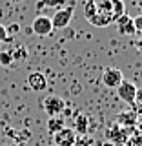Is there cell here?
Here are the masks:
<instances>
[{
	"label": "cell",
	"mask_w": 142,
	"mask_h": 146,
	"mask_svg": "<svg viewBox=\"0 0 142 146\" xmlns=\"http://www.w3.org/2000/svg\"><path fill=\"white\" fill-rule=\"evenodd\" d=\"M84 15L95 27H106L126 15V6L122 0H86Z\"/></svg>",
	"instance_id": "1"
},
{
	"label": "cell",
	"mask_w": 142,
	"mask_h": 146,
	"mask_svg": "<svg viewBox=\"0 0 142 146\" xmlns=\"http://www.w3.org/2000/svg\"><path fill=\"white\" fill-rule=\"evenodd\" d=\"M73 15H75V4H71V6H67V7H62V9H58V11H55V15L51 17L53 31L66 29V27L71 24Z\"/></svg>",
	"instance_id": "2"
},
{
	"label": "cell",
	"mask_w": 142,
	"mask_h": 146,
	"mask_svg": "<svg viewBox=\"0 0 142 146\" xmlns=\"http://www.w3.org/2000/svg\"><path fill=\"white\" fill-rule=\"evenodd\" d=\"M42 110L48 117H60V113L66 110V100L58 95H48L42 100Z\"/></svg>",
	"instance_id": "3"
},
{
	"label": "cell",
	"mask_w": 142,
	"mask_h": 146,
	"mask_svg": "<svg viewBox=\"0 0 142 146\" xmlns=\"http://www.w3.org/2000/svg\"><path fill=\"white\" fill-rule=\"evenodd\" d=\"M31 33L38 35V36H48L53 33V24H51V17L46 15H36L33 24H31Z\"/></svg>",
	"instance_id": "4"
},
{
	"label": "cell",
	"mask_w": 142,
	"mask_h": 146,
	"mask_svg": "<svg viewBox=\"0 0 142 146\" xmlns=\"http://www.w3.org/2000/svg\"><path fill=\"white\" fill-rule=\"evenodd\" d=\"M117 95L122 102L126 104H135V99H137V86L135 82L131 80H122L120 86L117 88Z\"/></svg>",
	"instance_id": "5"
},
{
	"label": "cell",
	"mask_w": 142,
	"mask_h": 146,
	"mask_svg": "<svg viewBox=\"0 0 142 146\" xmlns=\"http://www.w3.org/2000/svg\"><path fill=\"white\" fill-rule=\"evenodd\" d=\"M122 80H124V75L118 68H106L102 73V84L109 90H117Z\"/></svg>",
	"instance_id": "6"
},
{
	"label": "cell",
	"mask_w": 142,
	"mask_h": 146,
	"mask_svg": "<svg viewBox=\"0 0 142 146\" xmlns=\"http://www.w3.org/2000/svg\"><path fill=\"white\" fill-rule=\"evenodd\" d=\"M53 139H55V144L57 146H73L77 141V133L71 128H62L60 131L53 133Z\"/></svg>",
	"instance_id": "7"
},
{
	"label": "cell",
	"mask_w": 142,
	"mask_h": 146,
	"mask_svg": "<svg viewBox=\"0 0 142 146\" xmlns=\"http://www.w3.org/2000/svg\"><path fill=\"white\" fill-rule=\"evenodd\" d=\"M27 86L33 91H44L48 88V79H46V75L42 71H33L27 77Z\"/></svg>",
	"instance_id": "8"
},
{
	"label": "cell",
	"mask_w": 142,
	"mask_h": 146,
	"mask_svg": "<svg viewBox=\"0 0 142 146\" xmlns=\"http://www.w3.org/2000/svg\"><path fill=\"white\" fill-rule=\"evenodd\" d=\"M115 24H117V31L124 36H131V35L137 33L135 24H133V17H129V15H122Z\"/></svg>",
	"instance_id": "9"
},
{
	"label": "cell",
	"mask_w": 142,
	"mask_h": 146,
	"mask_svg": "<svg viewBox=\"0 0 142 146\" xmlns=\"http://www.w3.org/2000/svg\"><path fill=\"white\" fill-rule=\"evenodd\" d=\"M88 130H89V117L86 113H77L73 119V131L80 135H88Z\"/></svg>",
	"instance_id": "10"
},
{
	"label": "cell",
	"mask_w": 142,
	"mask_h": 146,
	"mask_svg": "<svg viewBox=\"0 0 142 146\" xmlns=\"http://www.w3.org/2000/svg\"><path fill=\"white\" fill-rule=\"evenodd\" d=\"M66 6V0H38L36 2V9L38 11H44V9H53V11H58Z\"/></svg>",
	"instance_id": "11"
},
{
	"label": "cell",
	"mask_w": 142,
	"mask_h": 146,
	"mask_svg": "<svg viewBox=\"0 0 142 146\" xmlns=\"http://www.w3.org/2000/svg\"><path fill=\"white\" fill-rule=\"evenodd\" d=\"M62 128H66L62 117H49L48 119V130L51 131V133H57V131H60Z\"/></svg>",
	"instance_id": "12"
},
{
	"label": "cell",
	"mask_w": 142,
	"mask_h": 146,
	"mask_svg": "<svg viewBox=\"0 0 142 146\" xmlns=\"http://www.w3.org/2000/svg\"><path fill=\"white\" fill-rule=\"evenodd\" d=\"M11 57H13V60H24L27 57V49L24 46H17V48L11 51Z\"/></svg>",
	"instance_id": "13"
},
{
	"label": "cell",
	"mask_w": 142,
	"mask_h": 146,
	"mask_svg": "<svg viewBox=\"0 0 142 146\" xmlns=\"http://www.w3.org/2000/svg\"><path fill=\"white\" fill-rule=\"evenodd\" d=\"M93 137H89V135H82V137H77V141H75V144L73 146H93Z\"/></svg>",
	"instance_id": "14"
},
{
	"label": "cell",
	"mask_w": 142,
	"mask_h": 146,
	"mask_svg": "<svg viewBox=\"0 0 142 146\" xmlns=\"http://www.w3.org/2000/svg\"><path fill=\"white\" fill-rule=\"evenodd\" d=\"M11 64H13L11 51H0V66H11Z\"/></svg>",
	"instance_id": "15"
},
{
	"label": "cell",
	"mask_w": 142,
	"mask_h": 146,
	"mask_svg": "<svg viewBox=\"0 0 142 146\" xmlns=\"http://www.w3.org/2000/svg\"><path fill=\"white\" fill-rule=\"evenodd\" d=\"M9 40H11V35L7 33L6 26L0 24V42H9Z\"/></svg>",
	"instance_id": "16"
},
{
	"label": "cell",
	"mask_w": 142,
	"mask_h": 146,
	"mask_svg": "<svg viewBox=\"0 0 142 146\" xmlns=\"http://www.w3.org/2000/svg\"><path fill=\"white\" fill-rule=\"evenodd\" d=\"M133 24H135V31H137V33H142V13L133 18Z\"/></svg>",
	"instance_id": "17"
},
{
	"label": "cell",
	"mask_w": 142,
	"mask_h": 146,
	"mask_svg": "<svg viewBox=\"0 0 142 146\" xmlns=\"http://www.w3.org/2000/svg\"><path fill=\"white\" fill-rule=\"evenodd\" d=\"M6 29H7V33H9V35H13V33H17V31L20 29V26H18V24H11V26H7Z\"/></svg>",
	"instance_id": "18"
},
{
	"label": "cell",
	"mask_w": 142,
	"mask_h": 146,
	"mask_svg": "<svg viewBox=\"0 0 142 146\" xmlns=\"http://www.w3.org/2000/svg\"><path fill=\"white\" fill-rule=\"evenodd\" d=\"M135 46H137V49H139V51L142 53V33H140V36H139V40L135 42Z\"/></svg>",
	"instance_id": "19"
},
{
	"label": "cell",
	"mask_w": 142,
	"mask_h": 146,
	"mask_svg": "<svg viewBox=\"0 0 142 146\" xmlns=\"http://www.w3.org/2000/svg\"><path fill=\"white\" fill-rule=\"evenodd\" d=\"M137 6H139V7L142 9V0H139V2H137Z\"/></svg>",
	"instance_id": "20"
},
{
	"label": "cell",
	"mask_w": 142,
	"mask_h": 146,
	"mask_svg": "<svg viewBox=\"0 0 142 146\" xmlns=\"http://www.w3.org/2000/svg\"><path fill=\"white\" fill-rule=\"evenodd\" d=\"M9 2H15V4H18V2H22V0H9Z\"/></svg>",
	"instance_id": "21"
}]
</instances>
